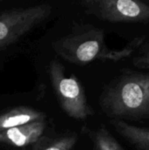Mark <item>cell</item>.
I'll return each mask as SVG.
<instances>
[{"label": "cell", "mask_w": 149, "mask_h": 150, "mask_svg": "<svg viewBox=\"0 0 149 150\" xmlns=\"http://www.w3.org/2000/svg\"><path fill=\"white\" fill-rule=\"evenodd\" d=\"M100 106L112 120H148L149 73L123 72L104 89Z\"/></svg>", "instance_id": "obj_1"}, {"label": "cell", "mask_w": 149, "mask_h": 150, "mask_svg": "<svg viewBox=\"0 0 149 150\" xmlns=\"http://www.w3.org/2000/svg\"><path fill=\"white\" fill-rule=\"evenodd\" d=\"M136 38L121 51H110L105 43L104 31L91 25H76L67 35L53 43L54 50L64 60L74 64H88L97 59L119 60L129 55L142 42Z\"/></svg>", "instance_id": "obj_2"}, {"label": "cell", "mask_w": 149, "mask_h": 150, "mask_svg": "<svg viewBox=\"0 0 149 150\" xmlns=\"http://www.w3.org/2000/svg\"><path fill=\"white\" fill-rule=\"evenodd\" d=\"M48 74L57 100L68 116L76 120H85L94 115L83 85L74 75H66L65 68L59 61L50 62Z\"/></svg>", "instance_id": "obj_3"}, {"label": "cell", "mask_w": 149, "mask_h": 150, "mask_svg": "<svg viewBox=\"0 0 149 150\" xmlns=\"http://www.w3.org/2000/svg\"><path fill=\"white\" fill-rule=\"evenodd\" d=\"M52 12L53 7L48 4L0 12V50L13 44L43 23Z\"/></svg>", "instance_id": "obj_4"}, {"label": "cell", "mask_w": 149, "mask_h": 150, "mask_svg": "<svg viewBox=\"0 0 149 150\" xmlns=\"http://www.w3.org/2000/svg\"><path fill=\"white\" fill-rule=\"evenodd\" d=\"M88 13L112 23L149 21V4L134 0H85L81 3Z\"/></svg>", "instance_id": "obj_5"}, {"label": "cell", "mask_w": 149, "mask_h": 150, "mask_svg": "<svg viewBox=\"0 0 149 150\" xmlns=\"http://www.w3.org/2000/svg\"><path fill=\"white\" fill-rule=\"evenodd\" d=\"M45 120L34 121L0 133V142L17 148H25L37 143L44 135Z\"/></svg>", "instance_id": "obj_6"}, {"label": "cell", "mask_w": 149, "mask_h": 150, "mask_svg": "<svg viewBox=\"0 0 149 150\" xmlns=\"http://www.w3.org/2000/svg\"><path fill=\"white\" fill-rule=\"evenodd\" d=\"M45 114L28 106H17L0 113V133L27 123L45 120Z\"/></svg>", "instance_id": "obj_7"}, {"label": "cell", "mask_w": 149, "mask_h": 150, "mask_svg": "<svg viewBox=\"0 0 149 150\" xmlns=\"http://www.w3.org/2000/svg\"><path fill=\"white\" fill-rule=\"evenodd\" d=\"M110 122L120 136L138 149L149 150V129L139 127L119 120H111Z\"/></svg>", "instance_id": "obj_8"}, {"label": "cell", "mask_w": 149, "mask_h": 150, "mask_svg": "<svg viewBox=\"0 0 149 150\" xmlns=\"http://www.w3.org/2000/svg\"><path fill=\"white\" fill-rule=\"evenodd\" d=\"M78 141V136L76 134L63 135L59 138L48 140L42 137L32 150H71Z\"/></svg>", "instance_id": "obj_9"}, {"label": "cell", "mask_w": 149, "mask_h": 150, "mask_svg": "<svg viewBox=\"0 0 149 150\" xmlns=\"http://www.w3.org/2000/svg\"><path fill=\"white\" fill-rule=\"evenodd\" d=\"M89 134L96 150H124L105 126H102L96 131H90Z\"/></svg>", "instance_id": "obj_10"}, {"label": "cell", "mask_w": 149, "mask_h": 150, "mask_svg": "<svg viewBox=\"0 0 149 150\" xmlns=\"http://www.w3.org/2000/svg\"><path fill=\"white\" fill-rule=\"evenodd\" d=\"M133 64L139 69H149V45L133 59Z\"/></svg>", "instance_id": "obj_11"}, {"label": "cell", "mask_w": 149, "mask_h": 150, "mask_svg": "<svg viewBox=\"0 0 149 150\" xmlns=\"http://www.w3.org/2000/svg\"><path fill=\"white\" fill-rule=\"evenodd\" d=\"M2 2H3V1H2V0H0V4H1V3H2Z\"/></svg>", "instance_id": "obj_12"}]
</instances>
